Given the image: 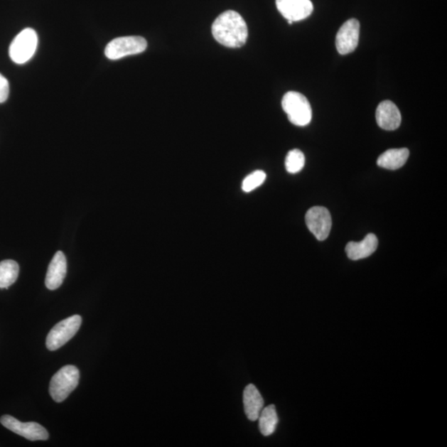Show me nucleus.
Returning a JSON list of instances; mask_svg holds the SVG:
<instances>
[{
	"label": "nucleus",
	"instance_id": "nucleus-9",
	"mask_svg": "<svg viewBox=\"0 0 447 447\" xmlns=\"http://www.w3.org/2000/svg\"><path fill=\"white\" fill-rule=\"evenodd\" d=\"M360 38V22L351 18L340 27L336 35L335 46L341 55H346L355 51L357 48Z\"/></svg>",
	"mask_w": 447,
	"mask_h": 447
},
{
	"label": "nucleus",
	"instance_id": "nucleus-13",
	"mask_svg": "<svg viewBox=\"0 0 447 447\" xmlns=\"http://www.w3.org/2000/svg\"><path fill=\"white\" fill-rule=\"evenodd\" d=\"M378 239L375 235L369 234L360 242H350L345 247V252L351 260H360L370 257L378 248Z\"/></svg>",
	"mask_w": 447,
	"mask_h": 447
},
{
	"label": "nucleus",
	"instance_id": "nucleus-17",
	"mask_svg": "<svg viewBox=\"0 0 447 447\" xmlns=\"http://www.w3.org/2000/svg\"><path fill=\"white\" fill-rule=\"evenodd\" d=\"M19 266L11 259L0 262V289H8L18 279Z\"/></svg>",
	"mask_w": 447,
	"mask_h": 447
},
{
	"label": "nucleus",
	"instance_id": "nucleus-2",
	"mask_svg": "<svg viewBox=\"0 0 447 447\" xmlns=\"http://www.w3.org/2000/svg\"><path fill=\"white\" fill-rule=\"evenodd\" d=\"M80 380L79 370L74 365H66L55 374L50 382L49 394L57 403H62L77 389Z\"/></svg>",
	"mask_w": 447,
	"mask_h": 447
},
{
	"label": "nucleus",
	"instance_id": "nucleus-16",
	"mask_svg": "<svg viewBox=\"0 0 447 447\" xmlns=\"http://www.w3.org/2000/svg\"><path fill=\"white\" fill-rule=\"evenodd\" d=\"M260 433L264 436L272 435L279 424L277 411L274 405L266 406L259 416Z\"/></svg>",
	"mask_w": 447,
	"mask_h": 447
},
{
	"label": "nucleus",
	"instance_id": "nucleus-10",
	"mask_svg": "<svg viewBox=\"0 0 447 447\" xmlns=\"http://www.w3.org/2000/svg\"><path fill=\"white\" fill-rule=\"evenodd\" d=\"M276 6L289 24L308 18L313 12L311 0H276Z\"/></svg>",
	"mask_w": 447,
	"mask_h": 447
},
{
	"label": "nucleus",
	"instance_id": "nucleus-8",
	"mask_svg": "<svg viewBox=\"0 0 447 447\" xmlns=\"http://www.w3.org/2000/svg\"><path fill=\"white\" fill-rule=\"evenodd\" d=\"M306 224L308 228L320 241L328 239L333 220L329 210L323 207L311 208L306 214Z\"/></svg>",
	"mask_w": 447,
	"mask_h": 447
},
{
	"label": "nucleus",
	"instance_id": "nucleus-7",
	"mask_svg": "<svg viewBox=\"0 0 447 447\" xmlns=\"http://www.w3.org/2000/svg\"><path fill=\"white\" fill-rule=\"evenodd\" d=\"M0 423L9 431L29 441H46L49 438L48 431L43 426L33 423L22 421L10 415H4L0 419Z\"/></svg>",
	"mask_w": 447,
	"mask_h": 447
},
{
	"label": "nucleus",
	"instance_id": "nucleus-5",
	"mask_svg": "<svg viewBox=\"0 0 447 447\" xmlns=\"http://www.w3.org/2000/svg\"><path fill=\"white\" fill-rule=\"evenodd\" d=\"M146 39L140 36L120 37L112 40L104 50L105 56L110 60H119L132 55L142 53L146 50Z\"/></svg>",
	"mask_w": 447,
	"mask_h": 447
},
{
	"label": "nucleus",
	"instance_id": "nucleus-20",
	"mask_svg": "<svg viewBox=\"0 0 447 447\" xmlns=\"http://www.w3.org/2000/svg\"><path fill=\"white\" fill-rule=\"evenodd\" d=\"M9 95V83L8 80L0 74V103L6 102Z\"/></svg>",
	"mask_w": 447,
	"mask_h": 447
},
{
	"label": "nucleus",
	"instance_id": "nucleus-4",
	"mask_svg": "<svg viewBox=\"0 0 447 447\" xmlns=\"http://www.w3.org/2000/svg\"><path fill=\"white\" fill-rule=\"evenodd\" d=\"M38 38L33 28H25L14 38L9 47V56L17 64H24L33 57Z\"/></svg>",
	"mask_w": 447,
	"mask_h": 447
},
{
	"label": "nucleus",
	"instance_id": "nucleus-18",
	"mask_svg": "<svg viewBox=\"0 0 447 447\" xmlns=\"http://www.w3.org/2000/svg\"><path fill=\"white\" fill-rule=\"evenodd\" d=\"M305 165V156L299 149L291 150L285 160V167L289 173L300 172Z\"/></svg>",
	"mask_w": 447,
	"mask_h": 447
},
{
	"label": "nucleus",
	"instance_id": "nucleus-15",
	"mask_svg": "<svg viewBox=\"0 0 447 447\" xmlns=\"http://www.w3.org/2000/svg\"><path fill=\"white\" fill-rule=\"evenodd\" d=\"M409 157L408 149H389L379 156L377 164L385 169L397 170L404 166Z\"/></svg>",
	"mask_w": 447,
	"mask_h": 447
},
{
	"label": "nucleus",
	"instance_id": "nucleus-11",
	"mask_svg": "<svg viewBox=\"0 0 447 447\" xmlns=\"http://www.w3.org/2000/svg\"><path fill=\"white\" fill-rule=\"evenodd\" d=\"M68 263L66 256L58 251L55 254L53 259L48 266L45 284L49 290H56L61 287L65 278H66Z\"/></svg>",
	"mask_w": 447,
	"mask_h": 447
},
{
	"label": "nucleus",
	"instance_id": "nucleus-6",
	"mask_svg": "<svg viewBox=\"0 0 447 447\" xmlns=\"http://www.w3.org/2000/svg\"><path fill=\"white\" fill-rule=\"evenodd\" d=\"M82 323V316L78 315L70 316V318L60 321L50 330L48 335L47 348L51 351L61 348L77 333Z\"/></svg>",
	"mask_w": 447,
	"mask_h": 447
},
{
	"label": "nucleus",
	"instance_id": "nucleus-19",
	"mask_svg": "<svg viewBox=\"0 0 447 447\" xmlns=\"http://www.w3.org/2000/svg\"><path fill=\"white\" fill-rule=\"evenodd\" d=\"M266 177L267 176L263 171H255L244 178L242 183V190L245 193L252 192L265 182Z\"/></svg>",
	"mask_w": 447,
	"mask_h": 447
},
{
	"label": "nucleus",
	"instance_id": "nucleus-3",
	"mask_svg": "<svg viewBox=\"0 0 447 447\" xmlns=\"http://www.w3.org/2000/svg\"><path fill=\"white\" fill-rule=\"evenodd\" d=\"M282 107L284 112L288 114L289 122L297 126H306L313 118L308 99L301 93L289 92L285 94Z\"/></svg>",
	"mask_w": 447,
	"mask_h": 447
},
{
	"label": "nucleus",
	"instance_id": "nucleus-1",
	"mask_svg": "<svg viewBox=\"0 0 447 447\" xmlns=\"http://www.w3.org/2000/svg\"><path fill=\"white\" fill-rule=\"evenodd\" d=\"M212 31L217 41L226 48L244 46L248 38V27L241 15L233 10L219 15L215 20Z\"/></svg>",
	"mask_w": 447,
	"mask_h": 447
},
{
	"label": "nucleus",
	"instance_id": "nucleus-14",
	"mask_svg": "<svg viewBox=\"0 0 447 447\" xmlns=\"http://www.w3.org/2000/svg\"><path fill=\"white\" fill-rule=\"evenodd\" d=\"M243 402L246 416L250 421L259 419L261 411L264 409V401L256 387L250 384L245 387Z\"/></svg>",
	"mask_w": 447,
	"mask_h": 447
},
{
	"label": "nucleus",
	"instance_id": "nucleus-12",
	"mask_svg": "<svg viewBox=\"0 0 447 447\" xmlns=\"http://www.w3.org/2000/svg\"><path fill=\"white\" fill-rule=\"evenodd\" d=\"M376 122L381 129L385 130L398 129L402 122L399 108L390 100L381 102L376 109Z\"/></svg>",
	"mask_w": 447,
	"mask_h": 447
}]
</instances>
